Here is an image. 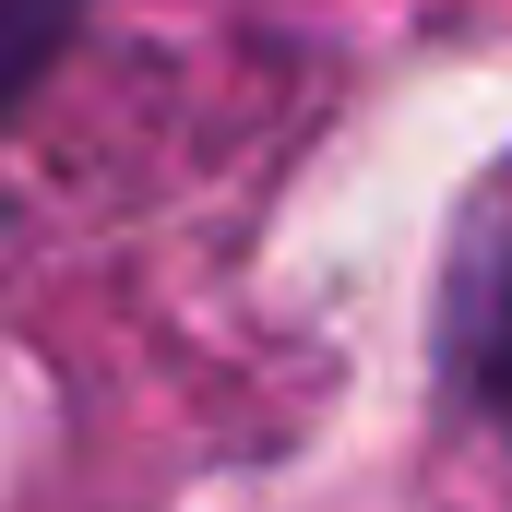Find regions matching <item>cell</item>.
<instances>
[{
	"mask_svg": "<svg viewBox=\"0 0 512 512\" xmlns=\"http://www.w3.org/2000/svg\"><path fill=\"white\" fill-rule=\"evenodd\" d=\"M477 393H489V417L512 429V274H501V298H489V334H477Z\"/></svg>",
	"mask_w": 512,
	"mask_h": 512,
	"instance_id": "cell-2",
	"label": "cell"
},
{
	"mask_svg": "<svg viewBox=\"0 0 512 512\" xmlns=\"http://www.w3.org/2000/svg\"><path fill=\"white\" fill-rule=\"evenodd\" d=\"M60 36H72V0H0V120H12L24 84L60 60Z\"/></svg>",
	"mask_w": 512,
	"mask_h": 512,
	"instance_id": "cell-1",
	"label": "cell"
}]
</instances>
